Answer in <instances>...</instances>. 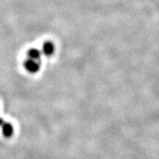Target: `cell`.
<instances>
[{
	"instance_id": "obj_2",
	"label": "cell",
	"mask_w": 159,
	"mask_h": 159,
	"mask_svg": "<svg viewBox=\"0 0 159 159\" xmlns=\"http://www.w3.org/2000/svg\"><path fill=\"white\" fill-rule=\"evenodd\" d=\"M42 52L45 55L50 57L51 56L54 52H55V45L54 43L51 42V41H47L43 44V48H42Z\"/></svg>"
},
{
	"instance_id": "obj_3",
	"label": "cell",
	"mask_w": 159,
	"mask_h": 159,
	"mask_svg": "<svg viewBox=\"0 0 159 159\" xmlns=\"http://www.w3.org/2000/svg\"><path fill=\"white\" fill-rule=\"evenodd\" d=\"M1 128H2V134L6 138H11L12 136L14 129H13V126L11 123L5 122L3 125H1Z\"/></svg>"
},
{
	"instance_id": "obj_1",
	"label": "cell",
	"mask_w": 159,
	"mask_h": 159,
	"mask_svg": "<svg viewBox=\"0 0 159 159\" xmlns=\"http://www.w3.org/2000/svg\"><path fill=\"white\" fill-rule=\"evenodd\" d=\"M24 67L30 74H36L41 68V61H36L31 58H28L24 62Z\"/></svg>"
},
{
	"instance_id": "obj_4",
	"label": "cell",
	"mask_w": 159,
	"mask_h": 159,
	"mask_svg": "<svg viewBox=\"0 0 159 159\" xmlns=\"http://www.w3.org/2000/svg\"><path fill=\"white\" fill-rule=\"evenodd\" d=\"M28 57L29 58L34 59L36 61H41V57H42V51L36 49V48H32L29 49L28 51Z\"/></svg>"
},
{
	"instance_id": "obj_5",
	"label": "cell",
	"mask_w": 159,
	"mask_h": 159,
	"mask_svg": "<svg viewBox=\"0 0 159 159\" xmlns=\"http://www.w3.org/2000/svg\"><path fill=\"white\" fill-rule=\"evenodd\" d=\"M4 123H5V120H4V119H1V118H0V125H3V124H4Z\"/></svg>"
}]
</instances>
